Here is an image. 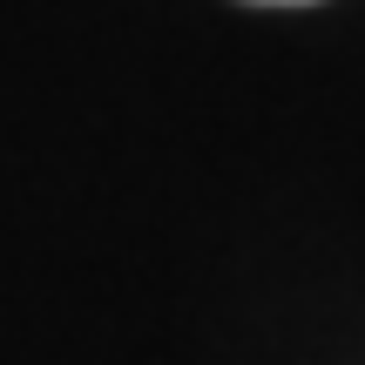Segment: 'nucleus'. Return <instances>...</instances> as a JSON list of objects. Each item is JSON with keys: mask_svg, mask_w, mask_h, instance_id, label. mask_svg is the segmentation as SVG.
I'll return each instance as SVG.
<instances>
[{"mask_svg": "<svg viewBox=\"0 0 365 365\" xmlns=\"http://www.w3.org/2000/svg\"><path fill=\"white\" fill-rule=\"evenodd\" d=\"M264 7H304V0H264Z\"/></svg>", "mask_w": 365, "mask_h": 365, "instance_id": "nucleus-1", "label": "nucleus"}]
</instances>
